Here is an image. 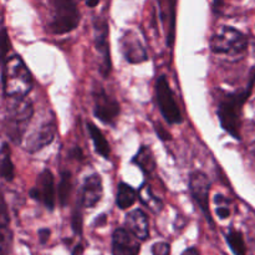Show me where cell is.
<instances>
[{"label":"cell","instance_id":"obj_1","mask_svg":"<svg viewBox=\"0 0 255 255\" xmlns=\"http://www.w3.org/2000/svg\"><path fill=\"white\" fill-rule=\"evenodd\" d=\"M2 86L6 97H25L32 89V76L22 59L17 55L4 62Z\"/></svg>","mask_w":255,"mask_h":255},{"label":"cell","instance_id":"obj_2","mask_svg":"<svg viewBox=\"0 0 255 255\" xmlns=\"http://www.w3.org/2000/svg\"><path fill=\"white\" fill-rule=\"evenodd\" d=\"M34 114L32 102L25 97H7L6 133L15 143H21L26 127Z\"/></svg>","mask_w":255,"mask_h":255},{"label":"cell","instance_id":"obj_3","mask_svg":"<svg viewBox=\"0 0 255 255\" xmlns=\"http://www.w3.org/2000/svg\"><path fill=\"white\" fill-rule=\"evenodd\" d=\"M254 76L249 82L248 87L244 91L236 92V94L227 95L221 101L218 107V117L222 127L228 132L234 138H241L239 128H241V112L244 102L248 100L251 95L252 86H253Z\"/></svg>","mask_w":255,"mask_h":255},{"label":"cell","instance_id":"obj_4","mask_svg":"<svg viewBox=\"0 0 255 255\" xmlns=\"http://www.w3.org/2000/svg\"><path fill=\"white\" fill-rule=\"evenodd\" d=\"M49 1L51 7L49 29L52 34H67L79 26L80 12L75 0H49Z\"/></svg>","mask_w":255,"mask_h":255},{"label":"cell","instance_id":"obj_5","mask_svg":"<svg viewBox=\"0 0 255 255\" xmlns=\"http://www.w3.org/2000/svg\"><path fill=\"white\" fill-rule=\"evenodd\" d=\"M247 46L246 35L232 26H222L211 39L212 51L218 55L242 56L247 51Z\"/></svg>","mask_w":255,"mask_h":255},{"label":"cell","instance_id":"obj_6","mask_svg":"<svg viewBox=\"0 0 255 255\" xmlns=\"http://www.w3.org/2000/svg\"><path fill=\"white\" fill-rule=\"evenodd\" d=\"M154 91H156L157 105H158V109L164 120L171 125L182 124V121H183L182 114L179 111L176 100H174L173 91L171 90L168 80L164 75H161L156 81Z\"/></svg>","mask_w":255,"mask_h":255},{"label":"cell","instance_id":"obj_7","mask_svg":"<svg viewBox=\"0 0 255 255\" xmlns=\"http://www.w3.org/2000/svg\"><path fill=\"white\" fill-rule=\"evenodd\" d=\"M95 46L100 57V72L102 76L107 77L111 72V55L109 44V24L106 20L97 19L95 21Z\"/></svg>","mask_w":255,"mask_h":255},{"label":"cell","instance_id":"obj_8","mask_svg":"<svg viewBox=\"0 0 255 255\" xmlns=\"http://www.w3.org/2000/svg\"><path fill=\"white\" fill-rule=\"evenodd\" d=\"M95 116L106 125H114L120 115L119 102L106 94L101 87L94 91Z\"/></svg>","mask_w":255,"mask_h":255},{"label":"cell","instance_id":"obj_9","mask_svg":"<svg viewBox=\"0 0 255 255\" xmlns=\"http://www.w3.org/2000/svg\"><path fill=\"white\" fill-rule=\"evenodd\" d=\"M189 191L192 197L197 202L203 213L212 222L211 212H209V191H211V183L209 179L203 172L194 171L189 176Z\"/></svg>","mask_w":255,"mask_h":255},{"label":"cell","instance_id":"obj_10","mask_svg":"<svg viewBox=\"0 0 255 255\" xmlns=\"http://www.w3.org/2000/svg\"><path fill=\"white\" fill-rule=\"evenodd\" d=\"M56 132L57 127L54 120L51 119L49 121H45L44 124L40 125L36 129H34L26 137L25 149L27 152H30V153H35V152L40 151V149L49 146L54 141L55 136H56Z\"/></svg>","mask_w":255,"mask_h":255},{"label":"cell","instance_id":"obj_11","mask_svg":"<svg viewBox=\"0 0 255 255\" xmlns=\"http://www.w3.org/2000/svg\"><path fill=\"white\" fill-rule=\"evenodd\" d=\"M141 244L138 239L127 231L126 228H119L112 236V254L114 255H138Z\"/></svg>","mask_w":255,"mask_h":255},{"label":"cell","instance_id":"obj_12","mask_svg":"<svg viewBox=\"0 0 255 255\" xmlns=\"http://www.w3.org/2000/svg\"><path fill=\"white\" fill-rule=\"evenodd\" d=\"M124 56L129 64H139L147 60V51L136 32L127 31L121 39Z\"/></svg>","mask_w":255,"mask_h":255},{"label":"cell","instance_id":"obj_13","mask_svg":"<svg viewBox=\"0 0 255 255\" xmlns=\"http://www.w3.org/2000/svg\"><path fill=\"white\" fill-rule=\"evenodd\" d=\"M104 187L100 174L95 173L87 177L84 182L81 192V204L85 208H92L101 201Z\"/></svg>","mask_w":255,"mask_h":255},{"label":"cell","instance_id":"obj_14","mask_svg":"<svg viewBox=\"0 0 255 255\" xmlns=\"http://www.w3.org/2000/svg\"><path fill=\"white\" fill-rule=\"evenodd\" d=\"M39 192L40 201L45 204L49 211H52L55 207V197H56V191H55V181L51 171L44 169L37 177V187H35Z\"/></svg>","mask_w":255,"mask_h":255},{"label":"cell","instance_id":"obj_15","mask_svg":"<svg viewBox=\"0 0 255 255\" xmlns=\"http://www.w3.org/2000/svg\"><path fill=\"white\" fill-rule=\"evenodd\" d=\"M126 229L131 232L138 241H146L149 237L148 219L141 209L129 212L126 217Z\"/></svg>","mask_w":255,"mask_h":255},{"label":"cell","instance_id":"obj_16","mask_svg":"<svg viewBox=\"0 0 255 255\" xmlns=\"http://www.w3.org/2000/svg\"><path fill=\"white\" fill-rule=\"evenodd\" d=\"M87 131H89L90 137H91L92 142H94L97 153L101 154L104 158L109 159L110 156H111V148H110V144L107 142V139L102 134L101 129L96 125L92 124V122H89L87 124Z\"/></svg>","mask_w":255,"mask_h":255},{"label":"cell","instance_id":"obj_17","mask_svg":"<svg viewBox=\"0 0 255 255\" xmlns=\"http://www.w3.org/2000/svg\"><path fill=\"white\" fill-rule=\"evenodd\" d=\"M137 193L129 184L121 183L119 184L116 196V204L120 209H127L136 203Z\"/></svg>","mask_w":255,"mask_h":255},{"label":"cell","instance_id":"obj_18","mask_svg":"<svg viewBox=\"0 0 255 255\" xmlns=\"http://www.w3.org/2000/svg\"><path fill=\"white\" fill-rule=\"evenodd\" d=\"M0 176L7 182L12 181L15 177V168L7 144H2L0 148Z\"/></svg>","mask_w":255,"mask_h":255},{"label":"cell","instance_id":"obj_19","mask_svg":"<svg viewBox=\"0 0 255 255\" xmlns=\"http://www.w3.org/2000/svg\"><path fill=\"white\" fill-rule=\"evenodd\" d=\"M133 163H136L144 173L151 174L156 169V162H154L152 152L147 147H141L139 151L133 158Z\"/></svg>","mask_w":255,"mask_h":255},{"label":"cell","instance_id":"obj_20","mask_svg":"<svg viewBox=\"0 0 255 255\" xmlns=\"http://www.w3.org/2000/svg\"><path fill=\"white\" fill-rule=\"evenodd\" d=\"M71 187V173L69 171L62 172L61 176H60L59 186H57V197H59V202L61 206H65L69 201Z\"/></svg>","mask_w":255,"mask_h":255},{"label":"cell","instance_id":"obj_21","mask_svg":"<svg viewBox=\"0 0 255 255\" xmlns=\"http://www.w3.org/2000/svg\"><path fill=\"white\" fill-rule=\"evenodd\" d=\"M227 242H228L229 247L233 251L236 255H247L246 243H244V238L242 236L241 232L233 231L232 229L228 234H227Z\"/></svg>","mask_w":255,"mask_h":255},{"label":"cell","instance_id":"obj_22","mask_svg":"<svg viewBox=\"0 0 255 255\" xmlns=\"http://www.w3.org/2000/svg\"><path fill=\"white\" fill-rule=\"evenodd\" d=\"M10 47H11V44H10L9 35H7L6 30H0V61L1 62H5V60L7 59Z\"/></svg>","mask_w":255,"mask_h":255},{"label":"cell","instance_id":"obj_23","mask_svg":"<svg viewBox=\"0 0 255 255\" xmlns=\"http://www.w3.org/2000/svg\"><path fill=\"white\" fill-rule=\"evenodd\" d=\"M9 213L4 199L0 197V229H7L9 227Z\"/></svg>","mask_w":255,"mask_h":255},{"label":"cell","instance_id":"obj_24","mask_svg":"<svg viewBox=\"0 0 255 255\" xmlns=\"http://www.w3.org/2000/svg\"><path fill=\"white\" fill-rule=\"evenodd\" d=\"M72 229L75 233H81L82 231V213L80 207H76L72 214Z\"/></svg>","mask_w":255,"mask_h":255},{"label":"cell","instance_id":"obj_25","mask_svg":"<svg viewBox=\"0 0 255 255\" xmlns=\"http://www.w3.org/2000/svg\"><path fill=\"white\" fill-rule=\"evenodd\" d=\"M152 254L153 255H169L171 254V247L168 243L159 242L152 247Z\"/></svg>","mask_w":255,"mask_h":255},{"label":"cell","instance_id":"obj_26","mask_svg":"<svg viewBox=\"0 0 255 255\" xmlns=\"http://www.w3.org/2000/svg\"><path fill=\"white\" fill-rule=\"evenodd\" d=\"M217 216L221 219H226L231 216V211H229L228 207H218L217 208Z\"/></svg>","mask_w":255,"mask_h":255},{"label":"cell","instance_id":"obj_27","mask_svg":"<svg viewBox=\"0 0 255 255\" xmlns=\"http://www.w3.org/2000/svg\"><path fill=\"white\" fill-rule=\"evenodd\" d=\"M39 239H40V243L41 244H45L47 242V239H49V237H50V231L49 229H46V228H42V229H40L39 231Z\"/></svg>","mask_w":255,"mask_h":255},{"label":"cell","instance_id":"obj_28","mask_svg":"<svg viewBox=\"0 0 255 255\" xmlns=\"http://www.w3.org/2000/svg\"><path fill=\"white\" fill-rule=\"evenodd\" d=\"M156 132L161 139H171V134H169L166 129L162 128V126H159V125H158V127L156 126Z\"/></svg>","mask_w":255,"mask_h":255},{"label":"cell","instance_id":"obj_29","mask_svg":"<svg viewBox=\"0 0 255 255\" xmlns=\"http://www.w3.org/2000/svg\"><path fill=\"white\" fill-rule=\"evenodd\" d=\"M7 241V229H0V247L4 246Z\"/></svg>","mask_w":255,"mask_h":255},{"label":"cell","instance_id":"obj_30","mask_svg":"<svg viewBox=\"0 0 255 255\" xmlns=\"http://www.w3.org/2000/svg\"><path fill=\"white\" fill-rule=\"evenodd\" d=\"M71 153H72V157H75V158H77V159L84 158V153H82V151H81V148H80V147H76V148H74V151H72Z\"/></svg>","mask_w":255,"mask_h":255},{"label":"cell","instance_id":"obj_31","mask_svg":"<svg viewBox=\"0 0 255 255\" xmlns=\"http://www.w3.org/2000/svg\"><path fill=\"white\" fill-rule=\"evenodd\" d=\"M182 255H199V252H198V249L194 248V247H192V248H188L187 251H184Z\"/></svg>","mask_w":255,"mask_h":255},{"label":"cell","instance_id":"obj_32","mask_svg":"<svg viewBox=\"0 0 255 255\" xmlns=\"http://www.w3.org/2000/svg\"><path fill=\"white\" fill-rule=\"evenodd\" d=\"M85 1H86V5H87V6L94 7V6H96L97 4H99L100 0H85Z\"/></svg>","mask_w":255,"mask_h":255},{"label":"cell","instance_id":"obj_33","mask_svg":"<svg viewBox=\"0 0 255 255\" xmlns=\"http://www.w3.org/2000/svg\"><path fill=\"white\" fill-rule=\"evenodd\" d=\"M105 222H106V216H105V214H102V216H100V218L97 219L96 223H97V226H100V224H104Z\"/></svg>","mask_w":255,"mask_h":255},{"label":"cell","instance_id":"obj_34","mask_svg":"<svg viewBox=\"0 0 255 255\" xmlns=\"http://www.w3.org/2000/svg\"><path fill=\"white\" fill-rule=\"evenodd\" d=\"M81 253H82V247L79 246V247H76V248H75V251H74V253H72V255H80Z\"/></svg>","mask_w":255,"mask_h":255}]
</instances>
